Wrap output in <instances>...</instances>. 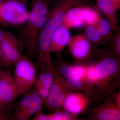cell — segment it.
Wrapping results in <instances>:
<instances>
[{
	"instance_id": "obj_1",
	"label": "cell",
	"mask_w": 120,
	"mask_h": 120,
	"mask_svg": "<svg viewBox=\"0 0 120 120\" xmlns=\"http://www.w3.org/2000/svg\"><path fill=\"white\" fill-rule=\"evenodd\" d=\"M91 60L94 64L95 87L102 101L120 86V63L106 49L92 46Z\"/></svg>"
},
{
	"instance_id": "obj_2",
	"label": "cell",
	"mask_w": 120,
	"mask_h": 120,
	"mask_svg": "<svg viewBox=\"0 0 120 120\" xmlns=\"http://www.w3.org/2000/svg\"><path fill=\"white\" fill-rule=\"evenodd\" d=\"M48 11L44 0H31L29 17L20 32V40L31 60L37 58L39 37L48 19Z\"/></svg>"
},
{
	"instance_id": "obj_3",
	"label": "cell",
	"mask_w": 120,
	"mask_h": 120,
	"mask_svg": "<svg viewBox=\"0 0 120 120\" xmlns=\"http://www.w3.org/2000/svg\"><path fill=\"white\" fill-rule=\"evenodd\" d=\"M53 63L57 72L78 91L88 97L92 103L101 102L96 88L81 79L76 73L73 65L65 61L62 55L57 56L56 60Z\"/></svg>"
},
{
	"instance_id": "obj_4",
	"label": "cell",
	"mask_w": 120,
	"mask_h": 120,
	"mask_svg": "<svg viewBox=\"0 0 120 120\" xmlns=\"http://www.w3.org/2000/svg\"><path fill=\"white\" fill-rule=\"evenodd\" d=\"M13 75L20 95H24L34 88L37 73L34 64L28 57L22 56L13 68Z\"/></svg>"
},
{
	"instance_id": "obj_5",
	"label": "cell",
	"mask_w": 120,
	"mask_h": 120,
	"mask_svg": "<svg viewBox=\"0 0 120 120\" xmlns=\"http://www.w3.org/2000/svg\"><path fill=\"white\" fill-rule=\"evenodd\" d=\"M74 91H79L56 71L44 104L47 109L51 112L63 109V103L67 95Z\"/></svg>"
},
{
	"instance_id": "obj_6",
	"label": "cell",
	"mask_w": 120,
	"mask_h": 120,
	"mask_svg": "<svg viewBox=\"0 0 120 120\" xmlns=\"http://www.w3.org/2000/svg\"><path fill=\"white\" fill-rule=\"evenodd\" d=\"M101 17L94 9L86 5H83L69 10L61 22L70 28L80 27L84 24L95 26Z\"/></svg>"
},
{
	"instance_id": "obj_7",
	"label": "cell",
	"mask_w": 120,
	"mask_h": 120,
	"mask_svg": "<svg viewBox=\"0 0 120 120\" xmlns=\"http://www.w3.org/2000/svg\"><path fill=\"white\" fill-rule=\"evenodd\" d=\"M0 15L4 25H19L26 22L29 13L21 0H7L1 2Z\"/></svg>"
},
{
	"instance_id": "obj_8",
	"label": "cell",
	"mask_w": 120,
	"mask_h": 120,
	"mask_svg": "<svg viewBox=\"0 0 120 120\" xmlns=\"http://www.w3.org/2000/svg\"><path fill=\"white\" fill-rule=\"evenodd\" d=\"M67 45L73 59L72 64L85 65L91 60L92 45L84 35L71 37Z\"/></svg>"
},
{
	"instance_id": "obj_9",
	"label": "cell",
	"mask_w": 120,
	"mask_h": 120,
	"mask_svg": "<svg viewBox=\"0 0 120 120\" xmlns=\"http://www.w3.org/2000/svg\"><path fill=\"white\" fill-rule=\"evenodd\" d=\"M86 119L88 120H120V108L108 97L97 106L89 108Z\"/></svg>"
},
{
	"instance_id": "obj_10",
	"label": "cell",
	"mask_w": 120,
	"mask_h": 120,
	"mask_svg": "<svg viewBox=\"0 0 120 120\" xmlns=\"http://www.w3.org/2000/svg\"><path fill=\"white\" fill-rule=\"evenodd\" d=\"M11 71L0 68V94L3 104L8 108L20 95Z\"/></svg>"
},
{
	"instance_id": "obj_11",
	"label": "cell",
	"mask_w": 120,
	"mask_h": 120,
	"mask_svg": "<svg viewBox=\"0 0 120 120\" xmlns=\"http://www.w3.org/2000/svg\"><path fill=\"white\" fill-rule=\"evenodd\" d=\"M92 103L91 100L83 93L74 91L67 95L63 103L62 109L69 112L79 115L86 112Z\"/></svg>"
},
{
	"instance_id": "obj_12",
	"label": "cell",
	"mask_w": 120,
	"mask_h": 120,
	"mask_svg": "<svg viewBox=\"0 0 120 120\" xmlns=\"http://www.w3.org/2000/svg\"><path fill=\"white\" fill-rule=\"evenodd\" d=\"M2 45L6 57L14 67L22 56V50L24 48L22 43L11 32L5 31Z\"/></svg>"
},
{
	"instance_id": "obj_13",
	"label": "cell",
	"mask_w": 120,
	"mask_h": 120,
	"mask_svg": "<svg viewBox=\"0 0 120 120\" xmlns=\"http://www.w3.org/2000/svg\"><path fill=\"white\" fill-rule=\"evenodd\" d=\"M70 29L61 22L52 36L49 45L50 53L56 54V56L62 55L71 38Z\"/></svg>"
},
{
	"instance_id": "obj_14",
	"label": "cell",
	"mask_w": 120,
	"mask_h": 120,
	"mask_svg": "<svg viewBox=\"0 0 120 120\" xmlns=\"http://www.w3.org/2000/svg\"><path fill=\"white\" fill-rule=\"evenodd\" d=\"M55 30L51 27L45 26L43 27L39 37L38 51L34 64H39L51 59L49 45Z\"/></svg>"
},
{
	"instance_id": "obj_15",
	"label": "cell",
	"mask_w": 120,
	"mask_h": 120,
	"mask_svg": "<svg viewBox=\"0 0 120 120\" xmlns=\"http://www.w3.org/2000/svg\"><path fill=\"white\" fill-rule=\"evenodd\" d=\"M88 0H60L50 11H48V19L60 24L65 13L71 9L86 5Z\"/></svg>"
},
{
	"instance_id": "obj_16",
	"label": "cell",
	"mask_w": 120,
	"mask_h": 120,
	"mask_svg": "<svg viewBox=\"0 0 120 120\" xmlns=\"http://www.w3.org/2000/svg\"><path fill=\"white\" fill-rule=\"evenodd\" d=\"M37 73L36 82L50 90L56 70L52 59L35 65Z\"/></svg>"
},
{
	"instance_id": "obj_17",
	"label": "cell",
	"mask_w": 120,
	"mask_h": 120,
	"mask_svg": "<svg viewBox=\"0 0 120 120\" xmlns=\"http://www.w3.org/2000/svg\"><path fill=\"white\" fill-rule=\"evenodd\" d=\"M23 96L19 101L12 105L11 120H12L15 116L27 109L41 99L34 88Z\"/></svg>"
},
{
	"instance_id": "obj_18",
	"label": "cell",
	"mask_w": 120,
	"mask_h": 120,
	"mask_svg": "<svg viewBox=\"0 0 120 120\" xmlns=\"http://www.w3.org/2000/svg\"><path fill=\"white\" fill-rule=\"evenodd\" d=\"M98 9L105 15L110 23L113 31L119 30V21L116 10L113 6L110 0H97Z\"/></svg>"
},
{
	"instance_id": "obj_19",
	"label": "cell",
	"mask_w": 120,
	"mask_h": 120,
	"mask_svg": "<svg viewBox=\"0 0 120 120\" xmlns=\"http://www.w3.org/2000/svg\"><path fill=\"white\" fill-rule=\"evenodd\" d=\"M84 35L91 43L92 46L97 47L98 45L105 43L95 26L87 25L85 30Z\"/></svg>"
},
{
	"instance_id": "obj_20",
	"label": "cell",
	"mask_w": 120,
	"mask_h": 120,
	"mask_svg": "<svg viewBox=\"0 0 120 120\" xmlns=\"http://www.w3.org/2000/svg\"><path fill=\"white\" fill-rule=\"evenodd\" d=\"M41 99L35 102L31 106L15 116L12 120H28L34 114L42 110L43 105Z\"/></svg>"
},
{
	"instance_id": "obj_21",
	"label": "cell",
	"mask_w": 120,
	"mask_h": 120,
	"mask_svg": "<svg viewBox=\"0 0 120 120\" xmlns=\"http://www.w3.org/2000/svg\"><path fill=\"white\" fill-rule=\"evenodd\" d=\"M49 120H82L86 117L81 118L79 115L65 111L63 109L47 114Z\"/></svg>"
},
{
	"instance_id": "obj_22",
	"label": "cell",
	"mask_w": 120,
	"mask_h": 120,
	"mask_svg": "<svg viewBox=\"0 0 120 120\" xmlns=\"http://www.w3.org/2000/svg\"><path fill=\"white\" fill-rule=\"evenodd\" d=\"M105 41H108L111 38V34L113 32L110 23L107 19L101 17L96 26H95Z\"/></svg>"
},
{
	"instance_id": "obj_23",
	"label": "cell",
	"mask_w": 120,
	"mask_h": 120,
	"mask_svg": "<svg viewBox=\"0 0 120 120\" xmlns=\"http://www.w3.org/2000/svg\"><path fill=\"white\" fill-rule=\"evenodd\" d=\"M111 40L109 49H108L120 63V34L119 30Z\"/></svg>"
},
{
	"instance_id": "obj_24",
	"label": "cell",
	"mask_w": 120,
	"mask_h": 120,
	"mask_svg": "<svg viewBox=\"0 0 120 120\" xmlns=\"http://www.w3.org/2000/svg\"><path fill=\"white\" fill-rule=\"evenodd\" d=\"M85 67L87 79L90 85L95 87L96 78L94 64L92 61L91 60L88 64L85 65Z\"/></svg>"
},
{
	"instance_id": "obj_25",
	"label": "cell",
	"mask_w": 120,
	"mask_h": 120,
	"mask_svg": "<svg viewBox=\"0 0 120 120\" xmlns=\"http://www.w3.org/2000/svg\"><path fill=\"white\" fill-rule=\"evenodd\" d=\"M12 106L10 108L0 107V120H11Z\"/></svg>"
},
{
	"instance_id": "obj_26",
	"label": "cell",
	"mask_w": 120,
	"mask_h": 120,
	"mask_svg": "<svg viewBox=\"0 0 120 120\" xmlns=\"http://www.w3.org/2000/svg\"><path fill=\"white\" fill-rule=\"evenodd\" d=\"M112 98L114 103L119 108H120V90L118 92H114L109 97Z\"/></svg>"
},
{
	"instance_id": "obj_27",
	"label": "cell",
	"mask_w": 120,
	"mask_h": 120,
	"mask_svg": "<svg viewBox=\"0 0 120 120\" xmlns=\"http://www.w3.org/2000/svg\"><path fill=\"white\" fill-rule=\"evenodd\" d=\"M33 120H49L47 114H45L42 110H40L35 114V116L33 118Z\"/></svg>"
},
{
	"instance_id": "obj_28",
	"label": "cell",
	"mask_w": 120,
	"mask_h": 120,
	"mask_svg": "<svg viewBox=\"0 0 120 120\" xmlns=\"http://www.w3.org/2000/svg\"><path fill=\"white\" fill-rule=\"evenodd\" d=\"M113 6L116 10H117L120 7V0H110Z\"/></svg>"
},
{
	"instance_id": "obj_29",
	"label": "cell",
	"mask_w": 120,
	"mask_h": 120,
	"mask_svg": "<svg viewBox=\"0 0 120 120\" xmlns=\"http://www.w3.org/2000/svg\"><path fill=\"white\" fill-rule=\"evenodd\" d=\"M5 31L0 29V46L1 45L2 43V40L4 37Z\"/></svg>"
},
{
	"instance_id": "obj_30",
	"label": "cell",
	"mask_w": 120,
	"mask_h": 120,
	"mask_svg": "<svg viewBox=\"0 0 120 120\" xmlns=\"http://www.w3.org/2000/svg\"><path fill=\"white\" fill-rule=\"evenodd\" d=\"M0 107H4V108H8L5 106L4 104H3V102L2 99H1V97L0 94ZM10 108V107H9Z\"/></svg>"
},
{
	"instance_id": "obj_31",
	"label": "cell",
	"mask_w": 120,
	"mask_h": 120,
	"mask_svg": "<svg viewBox=\"0 0 120 120\" xmlns=\"http://www.w3.org/2000/svg\"><path fill=\"white\" fill-rule=\"evenodd\" d=\"M52 0H44V1H45V4H46L47 5H48L49 3V2Z\"/></svg>"
},
{
	"instance_id": "obj_32",
	"label": "cell",
	"mask_w": 120,
	"mask_h": 120,
	"mask_svg": "<svg viewBox=\"0 0 120 120\" xmlns=\"http://www.w3.org/2000/svg\"><path fill=\"white\" fill-rule=\"evenodd\" d=\"M21 0L23 3L24 4H26L27 3V2H28L29 0Z\"/></svg>"
},
{
	"instance_id": "obj_33",
	"label": "cell",
	"mask_w": 120,
	"mask_h": 120,
	"mask_svg": "<svg viewBox=\"0 0 120 120\" xmlns=\"http://www.w3.org/2000/svg\"><path fill=\"white\" fill-rule=\"evenodd\" d=\"M1 2H0V8L1 5ZM0 24H2V25H4V24H3V22H2V20H1V18L0 15Z\"/></svg>"
},
{
	"instance_id": "obj_34",
	"label": "cell",
	"mask_w": 120,
	"mask_h": 120,
	"mask_svg": "<svg viewBox=\"0 0 120 120\" xmlns=\"http://www.w3.org/2000/svg\"><path fill=\"white\" fill-rule=\"evenodd\" d=\"M6 0H0V2H3Z\"/></svg>"
}]
</instances>
